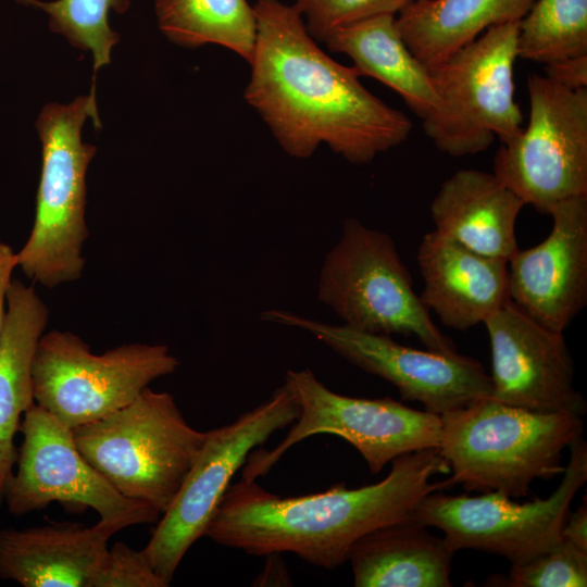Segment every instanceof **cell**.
<instances>
[{
	"instance_id": "obj_18",
	"label": "cell",
	"mask_w": 587,
	"mask_h": 587,
	"mask_svg": "<svg viewBox=\"0 0 587 587\" xmlns=\"http://www.w3.org/2000/svg\"><path fill=\"white\" fill-rule=\"evenodd\" d=\"M118 530L100 521L0 528V577L24 587H88Z\"/></svg>"
},
{
	"instance_id": "obj_7",
	"label": "cell",
	"mask_w": 587,
	"mask_h": 587,
	"mask_svg": "<svg viewBox=\"0 0 587 587\" xmlns=\"http://www.w3.org/2000/svg\"><path fill=\"white\" fill-rule=\"evenodd\" d=\"M519 22L487 29L474 41L430 70L440 104L422 121L437 149L452 157L487 150L523 128L515 101L514 64Z\"/></svg>"
},
{
	"instance_id": "obj_2",
	"label": "cell",
	"mask_w": 587,
	"mask_h": 587,
	"mask_svg": "<svg viewBox=\"0 0 587 587\" xmlns=\"http://www.w3.org/2000/svg\"><path fill=\"white\" fill-rule=\"evenodd\" d=\"M447 473L438 448H428L398 457L383 480L352 489L338 484L323 492L280 497L242 478L227 488L204 536L253 555L292 552L333 570L361 537L410 520L426 495L452 488L449 479L430 480Z\"/></svg>"
},
{
	"instance_id": "obj_8",
	"label": "cell",
	"mask_w": 587,
	"mask_h": 587,
	"mask_svg": "<svg viewBox=\"0 0 587 587\" xmlns=\"http://www.w3.org/2000/svg\"><path fill=\"white\" fill-rule=\"evenodd\" d=\"M284 384L299 405V415L272 450L249 454L242 478L263 476L294 446L315 435L338 436L353 446L373 474L398 457L438 448L440 415L416 410L389 397L366 399L328 389L310 369L288 370Z\"/></svg>"
},
{
	"instance_id": "obj_26",
	"label": "cell",
	"mask_w": 587,
	"mask_h": 587,
	"mask_svg": "<svg viewBox=\"0 0 587 587\" xmlns=\"http://www.w3.org/2000/svg\"><path fill=\"white\" fill-rule=\"evenodd\" d=\"M29 5L47 14L52 32L91 53L96 76L98 70L111 63L112 48L120 41L109 24L110 12L124 13L129 0H30Z\"/></svg>"
},
{
	"instance_id": "obj_9",
	"label": "cell",
	"mask_w": 587,
	"mask_h": 587,
	"mask_svg": "<svg viewBox=\"0 0 587 587\" xmlns=\"http://www.w3.org/2000/svg\"><path fill=\"white\" fill-rule=\"evenodd\" d=\"M178 365L165 345L127 344L95 354L75 334L51 330L42 334L34 355V399L75 428L128 404Z\"/></svg>"
},
{
	"instance_id": "obj_24",
	"label": "cell",
	"mask_w": 587,
	"mask_h": 587,
	"mask_svg": "<svg viewBox=\"0 0 587 587\" xmlns=\"http://www.w3.org/2000/svg\"><path fill=\"white\" fill-rule=\"evenodd\" d=\"M161 33L183 48L214 43L250 63L257 22L247 0H153Z\"/></svg>"
},
{
	"instance_id": "obj_14",
	"label": "cell",
	"mask_w": 587,
	"mask_h": 587,
	"mask_svg": "<svg viewBox=\"0 0 587 587\" xmlns=\"http://www.w3.org/2000/svg\"><path fill=\"white\" fill-rule=\"evenodd\" d=\"M266 322L297 327L361 370L394 385L402 399L441 415L490 398L491 377L483 365L458 352L445 354L398 344L388 335L333 325L282 310H266Z\"/></svg>"
},
{
	"instance_id": "obj_10",
	"label": "cell",
	"mask_w": 587,
	"mask_h": 587,
	"mask_svg": "<svg viewBox=\"0 0 587 587\" xmlns=\"http://www.w3.org/2000/svg\"><path fill=\"white\" fill-rule=\"evenodd\" d=\"M570 459L558 488L546 499L519 503L498 491L479 496L426 495L411 520L436 527L457 551L495 553L511 564L536 558L561 540L571 503L587 480V445L583 438L569 448Z\"/></svg>"
},
{
	"instance_id": "obj_20",
	"label": "cell",
	"mask_w": 587,
	"mask_h": 587,
	"mask_svg": "<svg viewBox=\"0 0 587 587\" xmlns=\"http://www.w3.org/2000/svg\"><path fill=\"white\" fill-rule=\"evenodd\" d=\"M48 317V308L35 288L13 280L0 335V507L16 464L14 437L21 416L35 403L33 361Z\"/></svg>"
},
{
	"instance_id": "obj_28",
	"label": "cell",
	"mask_w": 587,
	"mask_h": 587,
	"mask_svg": "<svg viewBox=\"0 0 587 587\" xmlns=\"http://www.w3.org/2000/svg\"><path fill=\"white\" fill-rule=\"evenodd\" d=\"M413 0H296L294 4L302 15L310 36L316 42L337 30L364 20L396 15Z\"/></svg>"
},
{
	"instance_id": "obj_12",
	"label": "cell",
	"mask_w": 587,
	"mask_h": 587,
	"mask_svg": "<svg viewBox=\"0 0 587 587\" xmlns=\"http://www.w3.org/2000/svg\"><path fill=\"white\" fill-rule=\"evenodd\" d=\"M528 124L494 159V174L525 204L549 214L587 195V88L571 89L546 75L527 80Z\"/></svg>"
},
{
	"instance_id": "obj_17",
	"label": "cell",
	"mask_w": 587,
	"mask_h": 587,
	"mask_svg": "<svg viewBox=\"0 0 587 587\" xmlns=\"http://www.w3.org/2000/svg\"><path fill=\"white\" fill-rule=\"evenodd\" d=\"M416 262L420 298L447 327L467 330L510 301L507 260L477 253L435 229L423 236Z\"/></svg>"
},
{
	"instance_id": "obj_11",
	"label": "cell",
	"mask_w": 587,
	"mask_h": 587,
	"mask_svg": "<svg viewBox=\"0 0 587 587\" xmlns=\"http://www.w3.org/2000/svg\"><path fill=\"white\" fill-rule=\"evenodd\" d=\"M298 415L299 405L283 384L267 400L230 424L207 432L198 458L142 549L168 585L186 552L204 536L233 476L249 454Z\"/></svg>"
},
{
	"instance_id": "obj_27",
	"label": "cell",
	"mask_w": 587,
	"mask_h": 587,
	"mask_svg": "<svg viewBox=\"0 0 587 587\" xmlns=\"http://www.w3.org/2000/svg\"><path fill=\"white\" fill-rule=\"evenodd\" d=\"M488 585L505 587H585L587 552L564 538L547 552L511 564L507 576L495 575Z\"/></svg>"
},
{
	"instance_id": "obj_13",
	"label": "cell",
	"mask_w": 587,
	"mask_h": 587,
	"mask_svg": "<svg viewBox=\"0 0 587 587\" xmlns=\"http://www.w3.org/2000/svg\"><path fill=\"white\" fill-rule=\"evenodd\" d=\"M18 430L23 442L4 500L10 514L25 515L58 501L91 508L101 523L120 530L159 520L152 507L116 490L80 453L73 429L42 407L34 403Z\"/></svg>"
},
{
	"instance_id": "obj_5",
	"label": "cell",
	"mask_w": 587,
	"mask_h": 587,
	"mask_svg": "<svg viewBox=\"0 0 587 587\" xmlns=\"http://www.w3.org/2000/svg\"><path fill=\"white\" fill-rule=\"evenodd\" d=\"M72 429L80 453L116 490L160 515L207 437L187 423L171 394L149 387L118 410Z\"/></svg>"
},
{
	"instance_id": "obj_30",
	"label": "cell",
	"mask_w": 587,
	"mask_h": 587,
	"mask_svg": "<svg viewBox=\"0 0 587 587\" xmlns=\"http://www.w3.org/2000/svg\"><path fill=\"white\" fill-rule=\"evenodd\" d=\"M546 76L571 89L587 88V57L545 66Z\"/></svg>"
},
{
	"instance_id": "obj_23",
	"label": "cell",
	"mask_w": 587,
	"mask_h": 587,
	"mask_svg": "<svg viewBox=\"0 0 587 587\" xmlns=\"http://www.w3.org/2000/svg\"><path fill=\"white\" fill-rule=\"evenodd\" d=\"M324 43L332 52L347 54L361 76L396 91L422 121L439 108L432 72L407 47L395 15H378L341 28Z\"/></svg>"
},
{
	"instance_id": "obj_1",
	"label": "cell",
	"mask_w": 587,
	"mask_h": 587,
	"mask_svg": "<svg viewBox=\"0 0 587 587\" xmlns=\"http://www.w3.org/2000/svg\"><path fill=\"white\" fill-rule=\"evenodd\" d=\"M257 37L243 98L290 157L325 143L352 164H366L404 142L412 122L370 92L354 66L322 50L292 4L258 0Z\"/></svg>"
},
{
	"instance_id": "obj_22",
	"label": "cell",
	"mask_w": 587,
	"mask_h": 587,
	"mask_svg": "<svg viewBox=\"0 0 587 587\" xmlns=\"http://www.w3.org/2000/svg\"><path fill=\"white\" fill-rule=\"evenodd\" d=\"M535 0H413L396 17L413 55L433 70L487 29L519 22Z\"/></svg>"
},
{
	"instance_id": "obj_32",
	"label": "cell",
	"mask_w": 587,
	"mask_h": 587,
	"mask_svg": "<svg viewBox=\"0 0 587 587\" xmlns=\"http://www.w3.org/2000/svg\"><path fill=\"white\" fill-rule=\"evenodd\" d=\"M561 537L587 552V504L586 501L570 512L561 530Z\"/></svg>"
},
{
	"instance_id": "obj_3",
	"label": "cell",
	"mask_w": 587,
	"mask_h": 587,
	"mask_svg": "<svg viewBox=\"0 0 587 587\" xmlns=\"http://www.w3.org/2000/svg\"><path fill=\"white\" fill-rule=\"evenodd\" d=\"M439 453L452 486L526 496L536 479L563 472L562 452L583 438L582 416L477 400L440 415Z\"/></svg>"
},
{
	"instance_id": "obj_21",
	"label": "cell",
	"mask_w": 587,
	"mask_h": 587,
	"mask_svg": "<svg viewBox=\"0 0 587 587\" xmlns=\"http://www.w3.org/2000/svg\"><path fill=\"white\" fill-rule=\"evenodd\" d=\"M425 525L405 520L376 528L349 553L357 587H450L454 550Z\"/></svg>"
},
{
	"instance_id": "obj_25",
	"label": "cell",
	"mask_w": 587,
	"mask_h": 587,
	"mask_svg": "<svg viewBox=\"0 0 587 587\" xmlns=\"http://www.w3.org/2000/svg\"><path fill=\"white\" fill-rule=\"evenodd\" d=\"M587 57V0H535L519 21L517 58L545 66Z\"/></svg>"
},
{
	"instance_id": "obj_4",
	"label": "cell",
	"mask_w": 587,
	"mask_h": 587,
	"mask_svg": "<svg viewBox=\"0 0 587 587\" xmlns=\"http://www.w3.org/2000/svg\"><path fill=\"white\" fill-rule=\"evenodd\" d=\"M88 117L101 126L95 89L66 104H46L36 121L41 174L34 226L17 261L28 278L48 288L78 279L85 268L86 174L97 152L82 140Z\"/></svg>"
},
{
	"instance_id": "obj_33",
	"label": "cell",
	"mask_w": 587,
	"mask_h": 587,
	"mask_svg": "<svg viewBox=\"0 0 587 587\" xmlns=\"http://www.w3.org/2000/svg\"><path fill=\"white\" fill-rule=\"evenodd\" d=\"M20 4L29 5L30 0H15Z\"/></svg>"
},
{
	"instance_id": "obj_31",
	"label": "cell",
	"mask_w": 587,
	"mask_h": 587,
	"mask_svg": "<svg viewBox=\"0 0 587 587\" xmlns=\"http://www.w3.org/2000/svg\"><path fill=\"white\" fill-rule=\"evenodd\" d=\"M16 266H18L17 252L0 241V335L7 314L8 292L13 282L12 274Z\"/></svg>"
},
{
	"instance_id": "obj_15",
	"label": "cell",
	"mask_w": 587,
	"mask_h": 587,
	"mask_svg": "<svg viewBox=\"0 0 587 587\" xmlns=\"http://www.w3.org/2000/svg\"><path fill=\"white\" fill-rule=\"evenodd\" d=\"M483 324L491 350L490 399L530 411L585 415L563 333L542 326L511 300Z\"/></svg>"
},
{
	"instance_id": "obj_6",
	"label": "cell",
	"mask_w": 587,
	"mask_h": 587,
	"mask_svg": "<svg viewBox=\"0 0 587 587\" xmlns=\"http://www.w3.org/2000/svg\"><path fill=\"white\" fill-rule=\"evenodd\" d=\"M317 297L351 328L414 335L428 350L457 352L414 291L392 238L357 218L344 223L339 240L328 251L319 275Z\"/></svg>"
},
{
	"instance_id": "obj_29",
	"label": "cell",
	"mask_w": 587,
	"mask_h": 587,
	"mask_svg": "<svg viewBox=\"0 0 587 587\" xmlns=\"http://www.w3.org/2000/svg\"><path fill=\"white\" fill-rule=\"evenodd\" d=\"M153 570L145 552L117 541L108 547L88 587H167Z\"/></svg>"
},
{
	"instance_id": "obj_19",
	"label": "cell",
	"mask_w": 587,
	"mask_h": 587,
	"mask_svg": "<svg viewBox=\"0 0 587 587\" xmlns=\"http://www.w3.org/2000/svg\"><path fill=\"white\" fill-rule=\"evenodd\" d=\"M524 205L494 173L462 168L441 184L429 209L439 234L509 261L519 249L515 225Z\"/></svg>"
},
{
	"instance_id": "obj_16",
	"label": "cell",
	"mask_w": 587,
	"mask_h": 587,
	"mask_svg": "<svg viewBox=\"0 0 587 587\" xmlns=\"http://www.w3.org/2000/svg\"><path fill=\"white\" fill-rule=\"evenodd\" d=\"M550 234L508 261L510 300L542 326L563 333L587 303V195L558 203Z\"/></svg>"
}]
</instances>
